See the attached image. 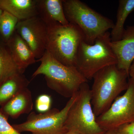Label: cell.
<instances>
[{
    "label": "cell",
    "instance_id": "obj_2",
    "mask_svg": "<svg viewBox=\"0 0 134 134\" xmlns=\"http://www.w3.org/2000/svg\"><path fill=\"white\" fill-rule=\"evenodd\" d=\"M37 62L41 63L32 78L43 75L48 88L65 98H70L79 91L83 83L88 82L76 68L63 65L47 50Z\"/></svg>",
    "mask_w": 134,
    "mask_h": 134
},
{
    "label": "cell",
    "instance_id": "obj_21",
    "mask_svg": "<svg viewBox=\"0 0 134 134\" xmlns=\"http://www.w3.org/2000/svg\"><path fill=\"white\" fill-rule=\"evenodd\" d=\"M115 130L118 134H134V122L122 125Z\"/></svg>",
    "mask_w": 134,
    "mask_h": 134
},
{
    "label": "cell",
    "instance_id": "obj_22",
    "mask_svg": "<svg viewBox=\"0 0 134 134\" xmlns=\"http://www.w3.org/2000/svg\"><path fill=\"white\" fill-rule=\"evenodd\" d=\"M129 75L131 78L134 79V60L131 64L130 68Z\"/></svg>",
    "mask_w": 134,
    "mask_h": 134
},
{
    "label": "cell",
    "instance_id": "obj_10",
    "mask_svg": "<svg viewBox=\"0 0 134 134\" xmlns=\"http://www.w3.org/2000/svg\"><path fill=\"white\" fill-rule=\"evenodd\" d=\"M110 45L117 58V67L129 75L134 60V25L127 26L121 39L111 41Z\"/></svg>",
    "mask_w": 134,
    "mask_h": 134
},
{
    "label": "cell",
    "instance_id": "obj_4",
    "mask_svg": "<svg viewBox=\"0 0 134 134\" xmlns=\"http://www.w3.org/2000/svg\"><path fill=\"white\" fill-rule=\"evenodd\" d=\"M47 26L46 50L63 65L75 67L79 46L82 41H85L81 30L70 23L65 25L56 23Z\"/></svg>",
    "mask_w": 134,
    "mask_h": 134
},
{
    "label": "cell",
    "instance_id": "obj_7",
    "mask_svg": "<svg viewBox=\"0 0 134 134\" xmlns=\"http://www.w3.org/2000/svg\"><path fill=\"white\" fill-rule=\"evenodd\" d=\"M78 92L69 98L61 110L51 109L43 113H30L25 122L13 125L18 132H30L32 134H61L65 132L64 126L70 107L77 96Z\"/></svg>",
    "mask_w": 134,
    "mask_h": 134
},
{
    "label": "cell",
    "instance_id": "obj_25",
    "mask_svg": "<svg viewBox=\"0 0 134 134\" xmlns=\"http://www.w3.org/2000/svg\"><path fill=\"white\" fill-rule=\"evenodd\" d=\"M3 12V10L0 8V17H1V15L2 14Z\"/></svg>",
    "mask_w": 134,
    "mask_h": 134
},
{
    "label": "cell",
    "instance_id": "obj_3",
    "mask_svg": "<svg viewBox=\"0 0 134 134\" xmlns=\"http://www.w3.org/2000/svg\"><path fill=\"white\" fill-rule=\"evenodd\" d=\"M65 16L70 23L79 27L85 42L93 44L97 38L110 29L114 23L79 0H63Z\"/></svg>",
    "mask_w": 134,
    "mask_h": 134
},
{
    "label": "cell",
    "instance_id": "obj_1",
    "mask_svg": "<svg viewBox=\"0 0 134 134\" xmlns=\"http://www.w3.org/2000/svg\"><path fill=\"white\" fill-rule=\"evenodd\" d=\"M129 75L117 65H110L97 72L91 89V103L96 117L105 112L128 86Z\"/></svg>",
    "mask_w": 134,
    "mask_h": 134
},
{
    "label": "cell",
    "instance_id": "obj_19",
    "mask_svg": "<svg viewBox=\"0 0 134 134\" xmlns=\"http://www.w3.org/2000/svg\"><path fill=\"white\" fill-rule=\"evenodd\" d=\"M52 98L48 94L40 95L36 99L35 102L36 110L39 113H43L48 111L51 109Z\"/></svg>",
    "mask_w": 134,
    "mask_h": 134
},
{
    "label": "cell",
    "instance_id": "obj_23",
    "mask_svg": "<svg viewBox=\"0 0 134 134\" xmlns=\"http://www.w3.org/2000/svg\"><path fill=\"white\" fill-rule=\"evenodd\" d=\"M101 134H118L115 132V130H108V131H105Z\"/></svg>",
    "mask_w": 134,
    "mask_h": 134
},
{
    "label": "cell",
    "instance_id": "obj_8",
    "mask_svg": "<svg viewBox=\"0 0 134 134\" xmlns=\"http://www.w3.org/2000/svg\"><path fill=\"white\" fill-rule=\"evenodd\" d=\"M96 120L105 131L134 122V79H129L125 93L119 96L105 112L96 117Z\"/></svg>",
    "mask_w": 134,
    "mask_h": 134
},
{
    "label": "cell",
    "instance_id": "obj_5",
    "mask_svg": "<svg viewBox=\"0 0 134 134\" xmlns=\"http://www.w3.org/2000/svg\"><path fill=\"white\" fill-rule=\"evenodd\" d=\"M110 33L99 37L93 44L82 41L77 55L75 67L87 80H91L99 70L110 65H117L116 56L110 45Z\"/></svg>",
    "mask_w": 134,
    "mask_h": 134
},
{
    "label": "cell",
    "instance_id": "obj_24",
    "mask_svg": "<svg viewBox=\"0 0 134 134\" xmlns=\"http://www.w3.org/2000/svg\"><path fill=\"white\" fill-rule=\"evenodd\" d=\"M61 134H81L77 132H73V131H67L63 132Z\"/></svg>",
    "mask_w": 134,
    "mask_h": 134
},
{
    "label": "cell",
    "instance_id": "obj_16",
    "mask_svg": "<svg viewBox=\"0 0 134 134\" xmlns=\"http://www.w3.org/2000/svg\"><path fill=\"white\" fill-rule=\"evenodd\" d=\"M19 73L23 74L13 59L7 42L0 36V84Z\"/></svg>",
    "mask_w": 134,
    "mask_h": 134
},
{
    "label": "cell",
    "instance_id": "obj_20",
    "mask_svg": "<svg viewBox=\"0 0 134 134\" xmlns=\"http://www.w3.org/2000/svg\"><path fill=\"white\" fill-rule=\"evenodd\" d=\"M0 134H21L9 124L8 117L0 108Z\"/></svg>",
    "mask_w": 134,
    "mask_h": 134
},
{
    "label": "cell",
    "instance_id": "obj_14",
    "mask_svg": "<svg viewBox=\"0 0 134 134\" xmlns=\"http://www.w3.org/2000/svg\"><path fill=\"white\" fill-rule=\"evenodd\" d=\"M38 0H0V8L19 21L38 16Z\"/></svg>",
    "mask_w": 134,
    "mask_h": 134
},
{
    "label": "cell",
    "instance_id": "obj_18",
    "mask_svg": "<svg viewBox=\"0 0 134 134\" xmlns=\"http://www.w3.org/2000/svg\"><path fill=\"white\" fill-rule=\"evenodd\" d=\"M19 20L7 11H3L0 17V36L7 42L16 31Z\"/></svg>",
    "mask_w": 134,
    "mask_h": 134
},
{
    "label": "cell",
    "instance_id": "obj_11",
    "mask_svg": "<svg viewBox=\"0 0 134 134\" xmlns=\"http://www.w3.org/2000/svg\"><path fill=\"white\" fill-rule=\"evenodd\" d=\"M7 43L13 59L23 74L29 66L37 62L33 52L16 31Z\"/></svg>",
    "mask_w": 134,
    "mask_h": 134
},
{
    "label": "cell",
    "instance_id": "obj_9",
    "mask_svg": "<svg viewBox=\"0 0 134 134\" xmlns=\"http://www.w3.org/2000/svg\"><path fill=\"white\" fill-rule=\"evenodd\" d=\"M16 31L29 46L39 59L46 50L48 38V27L38 16L19 21Z\"/></svg>",
    "mask_w": 134,
    "mask_h": 134
},
{
    "label": "cell",
    "instance_id": "obj_12",
    "mask_svg": "<svg viewBox=\"0 0 134 134\" xmlns=\"http://www.w3.org/2000/svg\"><path fill=\"white\" fill-rule=\"evenodd\" d=\"M38 16L47 25L69 24L65 16L63 0H38Z\"/></svg>",
    "mask_w": 134,
    "mask_h": 134
},
{
    "label": "cell",
    "instance_id": "obj_6",
    "mask_svg": "<svg viewBox=\"0 0 134 134\" xmlns=\"http://www.w3.org/2000/svg\"><path fill=\"white\" fill-rule=\"evenodd\" d=\"M91 100V88L87 82L84 83L68 113L64 126L65 132L81 134H101L105 132L97 122Z\"/></svg>",
    "mask_w": 134,
    "mask_h": 134
},
{
    "label": "cell",
    "instance_id": "obj_13",
    "mask_svg": "<svg viewBox=\"0 0 134 134\" xmlns=\"http://www.w3.org/2000/svg\"><path fill=\"white\" fill-rule=\"evenodd\" d=\"M2 106L1 109L3 114L13 119L30 113L33 107L31 92L28 88L25 89Z\"/></svg>",
    "mask_w": 134,
    "mask_h": 134
},
{
    "label": "cell",
    "instance_id": "obj_15",
    "mask_svg": "<svg viewBox=\"0 0 134 134\" xmlns=\"http://www.w3.org/2000/svg\"><path fill=\"white\" fill-rule=\"evenodd\" d=\"M30 82L24 74L19 73L10 77L0 84V105L28 88Z\"/></svg>",
    "mask_w": 134,
    "mask_h": 134
},
{
    "label": "cell",
    "instance_id": "obj_17",
    "mask_svg": "<svg viewBox=\"0 0 134 134\" xmlns=\"http://www.w3.org/2000/svg\"><path fill=\"white\" fill-rule=\"evenodd\" d=\"M134 10V0H120L116 22L110 33L111 41H119L125 32L124 25L127 18Z\"/></svg>",
    "mask_w": 134,
    "mask_h": 134
}]
</instances>
